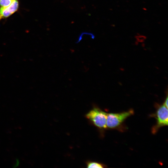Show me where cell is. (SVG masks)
Instances as JSON below:
<instances>
[{
	"label": "cell",
	"instance_id": "obj_1",
	"mask_svg": "<svg viewBox=\"0 0 168 168\" xmlns=\"http://www.w3.org/2000/svg\"><path fill=\"white\" fill-rule=\"evenodd\" d=\"M108 114L98 108H94L86 114L87 118L97 127L107 128L106 121Z\"/></svg>",
	"mask_w": 168,
	"mask_h": 168
},
{
	"label": "cell",
	"instance_id": "obj_2",
	"mask_svg": "<svg viewBox=\"0 0 168 168\" xmlns=\"http://www.w3.org/2000/svg\"><path fill=\"white\" fill-rule=\"evenodd\" d=\"M134 111L133 109L120 113L108 114L106 126L110 128H114L120 125L128 117L133 115Z\"/></svg>",
	"mask_w": 168,
	"mask_h": 168
},
{
	"label": "cell",
	"instance_id": "obj_3",
	"mask_svg": "<svg viewBox=\"0 0 168 168\" xmlns=\"http://www.w3.org/2000/svg\"><path fill=\"white\" fill-rule=\"evenodd\" d=\"M164 104L160 105L156 113V123L153 128V133L156 132L160 128L168 125V109Z\"/></svg>",
	"mask_w": 168,
	"mask_h": 168
},
{
	"label": "cell",
	"instance_id": "obj_4",
	"mask_svg": "<svg viewBox=\"0 0 168 168\" xmlns=\"http://www.w3.org/2000/svg\"><path fill=\"white\" fill-rule=\"evenodd\" d=\"M19 7L18 0H14L9 6L0 8V20L8 17L16 12Z\"/></svg>",
	"mask_w": 168,
	"mask_h": 168
},
{
	"label": "cell",
	"instance_id": "obj_5",
	"mask_svg": "<svg viewBox=\"0 0 168 168\" xmlns=\"http://www.w3.org/2000/svg\"><path fill=\"white\" fill-rule=\"evenodd\" d=\"M87 168H103L104 166L102 164L96 162H89L87 163Z\"/></svg>",
	"mask_w": 168,
	"mask_h": 168
},
{
	"label": "cell",
	"instance_id": "obj_6",
	"mask_svg": "<svg viewBox=\"0 0 168 168\" xmlns=\"http://www.w3.org/2000/svg\"><path fill=\"white\" fill-rule=\"evenodd\" d=\"M14 0H0L1 7H5L9 6Z\"/></svg>",
	"mask_w": 168,
	"mask_h": 168
},
{
	"label": "cell",
	"instance_id": "obj_7",
	"mask_svg": "<svg viewBox=\"0 0 168 168\" xmlns=\"http://www.w3.org/2000/svg\"><path fill=\"white\" fill-rule=\"evenodd\" d=\"M168 97L167 96L163 104L167 108H168Z\"/></svg>",
	"mask_w": 168,
	"mask_h": 168
}]
</instances>
